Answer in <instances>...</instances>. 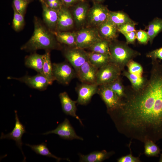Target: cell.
<instances>
[{
    "label": "cell",
    "instance_id": "d6a6232c",
    "mask_svg": "<svg viewBox=\"0 0 162 162\" xmlns=\"http://www.w3.org/2000/svg\"><path fill=\"white\" fill-rule=\"evenodd\" d=\"M128 70L130 73L139 76H142L143 68L142 65L133 60L127 64Z\"/></svg>",
    "mask_w": 162,
    "mask_h": 162
},
{
    "label": "cell",
    "instance_id": "484cf974",
    "mask_svg": "<svg viewBox=\"0 0 162 162\" xmlns=\"http://www.w3.org/2000/svg\"><path fill=\"white\" fill-rule=\"evenodd\" d=\"M26 145L30 147L31 149L36 154L49 157L52 158L59 162L61 160H64L70 161L68 158H62L58 157L52 154L47 146L46 143H42L38 145H30L26 144Z\"/></svg>",
    "mask_w": 162,
    "mask_h": 162
},
{
    "label": "cell",
    "instance_id": "1f68e13d",
    "mask_svg": "<svg viewBox=\"0 0 162 162\" xmlns=\"http://www.w3.org/2000/svg\"><path fill=\"white\" fill-rule=\"evenodd\" d=\"M12 7L14 10L13 27L15 31L18 32L21 30L25 25L24 16L18 12L13 6Z\"/></svg>",
    "mask_w": 162,
    "mask_h": 162
},
{
    "label": "cell",
    "instance_id": "f1b7e54d",
    "mask_svg": "<svg viewBox=\"0 0 162 162\" xmlns=\"http://www.w3.org/2000/svg\"><path fill=\"white\" fill-rule=\"evenodd\" d=\"M110 42L102 39L94 44L88 49L91 52L110 55Z\"/></svg>",
    "mask_w": 162,
    "mask_h": 162
},
{
    "label": "cell",
    "instance_id": "44dd1931",
    "mask_svg": "<svg viewBox=\"0 0 162 162\" xmlns=\"http://www.w3.org/2000/svg\"><path fill=\"white\" fill-rule=\"evenodd\" d=\"M24 64L26 67L34 70L38 73L43 74V55L34 52L26 56L25 59Z\"/></svg>",
    "mask_w": 162,
    "mask_h": 162
},
{
    "label": "cell",
    "instance_id": "603a6c76",
    "mask_svg": "<svg viewBox=\"0 0 162 162\" xmlns=\"http://www.w3.org/2000/svg\"><path fill=\"white\" fill-rule=\"evenodd\" d=\"M88 61L99 69L111 62L110 55L90 51L87 52Z\"/></svg>",
    "mask_w": 162,
    "mask_h": 162
},
{
    "label": "cell",
    "instance_id": "7bdbcfd3",
    "mask_svg": "<svg viewBox=\"0 0 162 162\" xmlns=\"http://www.w3.org/2000/svg\"><path fill=\"white\" fill-rule=\"evenodd\" d=\"M159 161L160 162H162V154H160V158Z\"/></svg>",
    "mask_w": 162,
    "mask_h": 162
},
{
    "label": "cell",
    "instance_id": "d6986e66",
    "mask_svg": "<svg viewBox=\"0 0 162 162\" xmlns=\"http://www.w3.org/2000/svg\"><path fill=\"white\" fill-rule=\"evenodd\" d=\"M100 38L110 42L116 40L119 32L117 27L107 20L97 28Z\"/></svg>",
    "mask_w": 162,
    "mask_h": 162
},
{
    "label": "cell",
    "instance_id": "4fadbf2b",
    "mask_svg": "<svg viewBox=\"0 0 162 162\" xmlns=\"http://www.w3.org/2000/svg\"><path fill=\"white\" fill-rule=\"evenodd\" d=\"M98 86L97 84L82 83L76 88L78 94V104L86 105L90 101L92 97L98 93Z\"/></svg>",
    "mask_w": 162,
    "mask_h": 162
},
{
    "label": "cell",
    "instance_id": "9c48e42d",
    "mask_svg": "<svg viewBox=\"0 0 162 162\" xmlns=\"http://www.w3.org/2000/svg\"><path fill=\"white\" fill-rule=\"evenodd\" d=\"M90 7L88 1L83 0L69 8L73 16L75 25L79 29L85 26Z\"/></svg>",
    "mask_w": 162,
    "mask_h": 162
},
{
    "label": "cell",
    "instance_id": "8d00e7d4",
    "mask_svg": "<svg viewBox=\"0 0 162 162\" xmlns=\"http://www.w3.org/2000/svg\"><path fill=\"white\" fill-rule=\"evenodd\" d=\"M146 56L151 58L152 61L158 60L161 61L162 60V47L148 52Z\"/></svg>",
    "mask_w": 162,
    "mask_h": 162
},
{
    "label": "cell",
    "instance_id": "d590c367",
    "mask_svg": "<svg viewBox=\"0 0 162 162\" xmlns=\"http://www.w3.org/2000/svg\"><path fill=\"white\" fill-rule=\"evenodd\" d=\"M136 24L134 21L127 23L117 27L118 30V32L121 33L135 31V26Z\"/></svg>",
    "mask_w": 162,
    "mask_h": 162
},
{
    "label": "cell",
    "instance_id": "7c38bea8",
    "mask_svg": "<svg viewBox=\"0 0 162 162\" xmlns=\"http://www.w3.org/2000/svg\"><path fill=\"white\" fill-rule=\"evenodd\" d=\"M15 123L13 130L7 134H4L2 133L0 139L1 140L8 139L12 140L15 141L17 146L21 150L24 157L23 161L26 160L25 156L22 150V138L23 134L26 132L25 126L20 122L16 111H15Z\"/></svg>",
    "mask_w": 162,
    "mask_h": 162
},
{
    "label": "cell",
    "instance_id": "3957f363",
    "mask_svg": "<svg viewBox=\"0 0 162 162\" xmlns=\"http://www.w3.org/2000/svg\"><path fill=\"white\" fill-rule=\"evenodd\" d=\"M109 47L111 62L118 66L122 71L131 60L140 55L130 48L127 43L116 40L110 42Z\"/></svg>",
    "mask_w": 162,
    "mask_h": 162
},
{
    "label": "cell",
    "instance_id": "2e32d148",
    "mask_svg": "<svg viewBox=\"0 0 162 162\" xmlns=\"http://www.w3.org/2000/svg\"><path fill=\"white\" fill-rule=\"evenodd\" d=\"M74 25V20L69 8L63 5L58 11L56 31H68L72 29Z\"/></svg>",
    "mask_w": 162,
    "mask_h": 162
},
{
    "label": "cell",
    "instance_id": "83f0119b",
    "mask_svg": "<svg viewBox=\"0 0 162 162\" xmlns=\"http://www.w3.org/2000/svg\"><path fill=\"white\" fill-rule=\"evenodd\" d=\"M122 75L130 81L132 89L135 90L141 88L145 83L147 79L142 76H139L130 73L128 70H124Z\"/></svg>",
    "mask_w": 162,
    "mask_h": 162
},
{
    "label": "cell",
    "instance_id": "52a82bcc",
    "mask_svg": "<svg viewBox=\"0 0 162 162\" xmlns=\"http://www.w3.org/2000/svg\"><path fill=\"white\" fill-rule=\"evenodd\" d=\"M63 54L76 73L81 66L88 60L87 52L84 49L67 46L63 47Z\"/></svg>",
    "mask_w": 162,
    "mask_h": 162
},
{
    "label": "cell",
    "instance_id": "6da1fadb",
    "mask_svg": "<svg viewBox=\"0 0 162 162\" xmlns=\"http://www.w3.org/2000/svg\"><path fill=\"white\" fill-rule=\"evenodd\" d=\"M152 64L143 86L126 87L120 106L109 114L120 133L143 142L162 139V63L157 60Z\"/></svg>",
    "mask_w": 162,
    "mask_h": 162
},
{
    "label": "cell",
    "instance_id": "d4e9b609",
    "mask_svg": "<svg viewBox=\"0 0 162 162\" xmlns=\"http://www.w3.org/2000/svg\"><path fill=\"white\" fill-rule=\"evenodd\" d=\"M108 20L117 28L125 23L133 22L129 16L122 11L110 10Z\"/></svg>",
    "mask_w": 162,
    "mask_h": 162
},
{
    "label": "cell",
    "instance_id": "f6af8a7d",
    "mask_svg": "<svg viewBox=\"0 0 162 162\" xmlns=\"http://www.w3.org/2000/svg\"><path fill=\"white\" fill-rule=\"evenodd\" d=\"M44 0H39V1L40 2V1H44Z\"/></svg>",
    "mask_w": 162,
    "mask_h": 162
},
{
    "label": "cell",
    "instance_id": "e0dca14e",
    "mask_svg": "<svg viewBox=\"0 0 162 162\" xmlns=\"http://www.w3.org/2000/svg\"><path fill=\"white\" fill-rule=\"evenodd\" d=\"M40 2L42 8L43 22L50 31L54 32L56 31L58 11L49 8L43 1Z\"/></svg>",
    "mask_w": 162,
    "mask_h": 162
},
{
    "label": "cell",
    "instance_id": "60d3db41",
    "mask_svg": "<svg viewBox=\"0 0 162 162\" xmlns=\"http://www.w3.org/2000/svg\"><path fill=\"white\" fill-rule=\"evenodd\" d=\"M83 0H61L63 5L68 8Z\"/></svg>",
    "mask_w": 162,
    "mask_h": 162
},
{
    "label": "cell",
    "instance_id": "9a60e30c",
    "mask_svg": "<svg viewBox=\"0 0 162 162\" xmlns=\"http://www.w3.org/2000/svg\"><path fill=\"white\" fill-rule=\"evenodd\" d=\"M98 70L88 60L79 68L76 73V76L82 83L96 84Z\"/></svg>",
    "mask_w": 162,
    "mask_h": 162
},
{
    "label": "cell",
    "instance_id": "5b68a950",
    "mask_svg": "<svg viewBox=\"0 0 162 162\" xmlns=\"http://www.w3.org/2000/svg\"><path fill=\"white\" fill-rule=\"evenodd\" d=\"M76 32V47L84 50L102 39L96 27H85Z\"/></svg>",
    "mask_w": 162,
    "mask_h": 162
},
{
    "label": "cell",
    "instance_id": "836d02e7",
    "mask_svg": "<svg viewBox=\"0 0 162 162\" xmlns=\"http://www.w3.org/2000/svg\"><path fill=\"white\" fill-rule=\"evenodd\" d=\"M28 4L24 0H13L12 6L18 12L24 16Z\"/></svg>",
    "mask_w": 162,
    "mask_h": 162
},
{
    "label": "cell",
    "instance_id": "ac0fdd59",
    "mask_svg": "<svg viewBox=\"0 0 162 162\" xmlns=\"http://www.w3.org/2000/svg\"><path fill=\"white\" fill-rule=\"evenodd\" d=\"M59 97L61 104L62 110L67 115H70L75 118L78 120L82 125V122L76 114L77 101L72 100L69 97L67 93L63 92L60 93Z\"/></svg>",
    "mask_w": 162,
    "mask_h": 162
},
{
    "label": "cell",
    "instance_id": "277c9868",
    "mask_svg": "<svg viewBox=\"0 0 162 162\" xmlns=\"http://www.w3.org/2000/svg\"><path fill=\"white\" fill-rule=\"evenodd\" d=\"M109 11L106 5L93 4L88 10L85 27L97 28L108 20Z\"/></svg>",
    "mask_w": 162,
    "mask_h": 162
},
{
    "label": "cell",
    "instance_id": "f546056e",
    "mask_svg": "<svg viewBox=\"0 0 162 162\" xmlns=\"http://www.w3.org/2000/svg\"><path fill=\"white\" fill-rule=\"evenodd\" d=\"M107 85L120 99L124 96L125 88L122 83L120 77Z\"/></svg>",
    "mask_w": 162,
    "mask_h": 162
},
{
    "label": "cell",
    "instance_id": "e575fe53",
    "mask_svg": "<svg viewBox=\"0 0 162 162\" xmlns=\"http://www.w3.org/2000/svg\"><path fill=\"white\" fill-rule=\"evenodd\" d=\"M41 1L44 2L49 8L58 11L64 5L61 0H44Z\"/></svg>",
    "mask_w": 162,
    "mask_h": 162
},
{
    "label": "cell",
    "instance_id": "cb8c5ba5",
    "mask_svg": "<svg viewBox=\"0 0 162 162\" xmlns=\"http://www.w3.org/2000/svg\"><path fill=\"white\" fill-rule=\"evenodd\" d=\"M43 55V74L48 80L50 85H51L55 79L52 73V65L50 58V51L45 50Z\"/></svg>",
    "mask_w": 162,
    "mask_h": 162
},
{
    "label": "cell",
    "instance_id": "8fae6325",
    "mask_svg": "<svg viewBox=\"0 0 162 162\" xmlns=\"http://www.w3.org/2000/svg\"><path fill=\"white\" fill-rule=\"evenodd\" d=\"M7 79L18 80L31 88L40 91L45 90L50 85L46 78L43 74L38 73L33 76L26 75L18 78L8 76Z\"/></svg>",
    "mask_w": 162,
    "mask_h": 162
},
{
    "label": "cell",
    "instance_id": "30bf717a",
    "mask_svg": "<svg viewBox=\"0 0 162 162\" xmlns=\"http://www.w3.org/2000/svg\"><path fill=\"white\" fill-rule=\"evenodd\" d=\"M97 93L105 104L108 112L116 109L120 106V99L107 84L98 86Z\"/></svg>",
    "mask_w": 162,
    "mask_h": 162
},
{
    "label": "cell",
    "instance_id": "ab89813d",
    "mask_svg": "<svg viewBox=\"0 0 162 162\" xmlns=\"http://www.w3.org/2000/svg\"><path fill=\"white\" fill-rule=\"evenodd\" d=\"M122 34L125 37L127 44H133L136 38V31L128 32H124Z\"/></svg>",
    "mask_w": 162,
    "mask_h": 162
},
{
    "label": "cell",
    "instance_id": "ba28073f",
    "mask_svg": "<svg viewBox=\"0 0 162 162\" xmlns=\"http://www.w3.org/2000/svg\"><path fill=\"white\" fill-rule=\"evenodd\" d=\"M122 72L118 66L110 62L98 69L96 83L98 86L108 84L120 77Z\"/></svg>",
    "mask_w": 162,
    "mask_h": 162
},
{
    "label": "cell",
    "instance_id": "4316f807",
    "mask_svg": "<svg viewBox=\"0 0 162 162\" xmlns=\"http://www.w3.org/2000/svg\"><path fill=\"white\" fill-rule=\"evenodd\" d=\"M147 29L149 41L152 44L154 38L162 31V19L154 18L149 22Z\"/></svg>",
    "mask_w": 162,
    "mask_h": 162
},
{
    "label": "cell",
    "instance_id": "f35d334b",
    "mask_svg": "<svg viewBox=\"0 0 162 162\" xmlns=\"http://www.w3.org/2000/svg\"><path fill=\"white\" fill-rule=\"evenodd\" d=\"M118 162H140L139 157H136L133 156L130 153L126 155L122 156L117 159Z\"/></svg>",
    "mask_w": 162,
    "mask_h": 162
},
{
    "label": "cell",
    "instance_id": "4dcf8cb0",
    "mask_svg": "<svg viewBox=\"0 0 162 162\" xmlns=\"http://www.w3.org/2000/svg\"><path fill=\"white\" fill-rule=\"evenodd\" d=\"M144 154L148 157H157L160 154V149L155 142L148 140L144 142Z\"/></svg>",
    "mask_w": 162,
    "mask_h": 162
},
{
    "label": "cell",
    "instance_id": "8992f818",
    "mask_svg": "<svg viewBox=\"0 0 162 162\" xmlns=\"http://www.w3.org/2000/svg\"><path fill=\"white\" fill-rule=\"evenodd\" d=\"M52 73L55 80L63 85H68L75 76L76 73L70 63L64 62L53 63Z\"/></svg>",
    "mask_w": 162,
    "mask_h": 162
},
{
    "label": "cell",
    "instance_id": "7a4b0ae2",
    "mask_svg": "<svg viewBox=\"0 0 162 162\" xmlns=\"http://www.w3.org/2000/svg\"><path fill=\"white\" fill-rule=\"evenodd\" d=\"M34 31L30 38L20 47L21 50L33 52L62 50L63 47L57 40L53 32L50 31L39 18L34 16Z\"/></svg>",
    "mask_w": 162,
    "mask_h": 162
},
{
    "label": "cell",
    "instance_id": "5bb4252c",
    "mask_svg": "<svg viewBox=\"0 0 162 162\" xmlns=\"http://www.w3.org/2000/svg\"><path fill=\"white\" fill-rule=\"evenodd\" d=\"M51 134H57L60 138L64 140H83L82 137L77 135L69 121L67 118H65L64 121L60 124L55 129L43 133V134L48 135Z\"/></svg>",
    "mask_w": 162,
    "mask_h": 162
},
{
    "label": "cell",
    "instance_id": "ffe728a7",
    "mask_svg": "<svg viewBox=\"0 0 162 162\" xmlns=\"http://www.w3.org/2000/svg\"><path fill=\"white\" fill-rule=\"evenodd\" d=\"M114 153L113 151L107 152L105 150L95 151L86 155L79 154V161L82 162H101L108 159Z\"/></svg>",
    "mask_w": 162,
    "mask_h": 162
},
{
    "label": "cell",
    "instance_id": "ee69618b",
    "mask_svg": "<svg viewBox=\"0 0 162 162\" xmlns=\"http://www.w3.org/2000/svg\"><path fill=\"white\" fill-rule=\"evenodd\" d=\"M24 0L27 2L28 3H29L30 2L32 1L33 0Z\"/></svg>",
    "mask_w": 162,
    "mask_h": 162
},
{
    "label": "cell",
    "instance_id": "b9f144b4",
    "mask_svg": "<svg viewBox=\"0 0 162 162\" xmlns=\"http://www.w3.org/2000/svg\"><path fill=\"white\" fill-rule=\"evenodd\" d=\"M93 4H103L106 0H88Z\"/></svg>",
    "mask_w": 162,
    "mask_h": 162
},
{
    "label": "cell",
    "instance_id": "7402d4cb",
    "mask_svg": "<svg viewBox=\"0 0 162 162\" xmlns=\"http://www.w3.org/2000/svg\"><path fill=\"white\" fill-rule=\"evenodd\" d=\"M53 33L60 44L69 47H76V32L56 31Z\"/></svg>",
    "mask_w": 162,
    "mask_h": 162
},
{
    "label": "cell",
    "instance_id": "74e56055",
    "mask_svg": "<svg viewBox=\"0 0 162 162\" xmlns=\"http://www.w3.org/2000/svg\"><path fill=\"white\" fill-rule=\"evenodd\" d=\"M136 38L141 44H146L149 40V37L148 33L142 30L136 31Z\"/></svg>",
    "mask_w": 162,
    "mask_h": 162
}]
</instances>
